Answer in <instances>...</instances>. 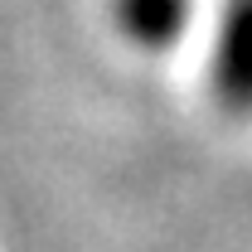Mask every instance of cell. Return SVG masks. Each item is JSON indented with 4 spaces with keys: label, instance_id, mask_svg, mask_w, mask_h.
Here are the masks:
<instances>
[{
    "label": "cell",
    "instance_id": "cell-1",
    "mask_svg": "<svg viewBox=\"0 0 252 252\" xmlns=\"http://www.w3.org/2000/svg\"><path fill=\"white\" fill-rule=\"evenodd\" d=\"M214 88H219V102L233 107L238 117L252 112V0H238V10L223 25L219 63H214Z\"/></svg>",
    "mask_w": 252,
    "mask_h": 252
},
{
    "label": "cell",
    "instance_id": "cell-2",
    "mask_svg": "<svg viewBox=\"0 0 252 252\" xmlns=\"http://www.w3.org/2000/svg\"><path fill=\"white\" fill-rule=\"evenodd\" d=\"M122 15H126V30L141 44H170L180 15H185V0H126Z\"/></svg>",
    "mask_w": 252,
    "mask_h": 252
}]
</instances>
